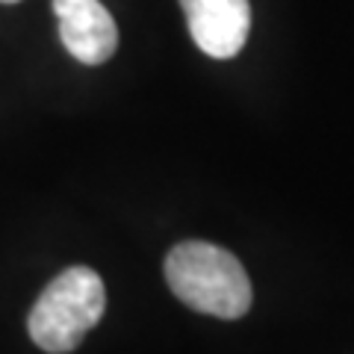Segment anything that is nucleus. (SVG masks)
<instances>
[{
    "instance_id": "nucleus-1",
    "label": "nucleus",
    "mask_w": 354,
    "mask_h": 354,
    "mask_svg": "<svg viewBox=\"0 0 354 354\" xmlns=\"http://www.w3.org/2000/svg\"><path fill=\"white\" fill-rule=\"evenodd\" d=\"M165 283L186 307L216 319H242L254 301L242 263L227 248L198 239L177 242L165 254Z\"/></svg>"
},
{
    "instance_id": "nucleus-2",
    "label": "nucleus",
    "mask_w": 354,
    "mask_h": 354,
    "mask_svg": "<svg viewBox=\"0 0 354 354\" xmlns=\"http://www.w3.org/2000/svg\"><path fill=\"white\" fill-rule=\"evenodd\" d=\"M106 290L88 266H71L41 290L27 316L30 339L48 354H68L101 322Z\"/></svg>"
},
{
    "instance_id": "nucleus-3",
    "label": "nucleus",
    "mask_w": 354,
    "mask_h": 354,
    "mask_svg": "<svg viewBox=\"0 0 354 354\" xmlns=\"http://www.w3.org/2000/svg\"><path fill=\"white\" fill-rule=\"evenodd\" d=\"M192 41L213 59H234L251 30L248 0H180Z\"/></svg>"
},
{
    "instance_id": "nucleus-4",
    "label": "nucleus",
    "mask_w": 354,
    "mask_h": 354,
    "mask_svg": "<svg viewBox=\"0 0 354 354\" xmlns=\"http://www.w3.org/2000/svg\"><path fill=\"white\" fill-rule=\"evenodd\" d=\"M65 50L83 65H104L118 48V27L101 0H53Z\"/></svg>"
},
{
    "instance_id": "nucleus-5",
    "label": "nucleus",
    "mask_w": 354,
    "mask_h": 354,
    "mask_svg": "<svg viewBox=\"0 0 354 354\" xmlns=\"http://www.w3.org/2000/svg\"><path fill=\"white\" fill-rule=\"evenodd\" d=\"M0 3H18V0H0Z\"/></svg>"
}]
</instances>
